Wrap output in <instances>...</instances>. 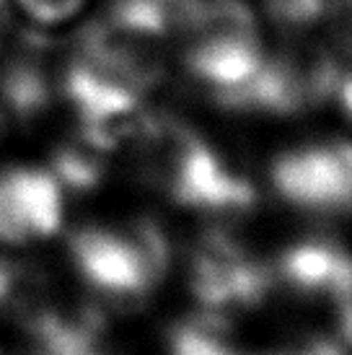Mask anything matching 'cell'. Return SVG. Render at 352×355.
Listing matches in <instances>:
<instances>
[{
    "label": "cell",
    "mask_w": 352,
    "mask_h": 355,
    "mask_svg": "<svg viewBox=\"0 0 352 355\" xmlns=\"http://www.w3.org/2000/svg\"><path fill=\"white\" fill-rule=\"evenodd\" d=\"M166 34L146 0H119L80 37V55L137 94L166 76Z\"/></svg>",
    "instance_id": "obj_1"
},
{
    "label": "cell",
    "mask_w": 352,
    "mask_h": 355,
    "mask_svg": "<svg viewBox=\"0 0 352 355\" xmlns=\"http://www.w3.org/2000/svg\"><path fill=\"white\" fill-rule=\"evenodd\" d=\"M70 254L80 277L101 301L119 311L146 306L158 286L125 231L83 228L70 239Z\"/></svg>",
    "instance_id": "obj_2"
},
{
    "label": "cell",
    "mask_w": 352,
    "mask_h": 355,
    "mask_svg": "<svg viewBox=\"0 0 352 355\" xmlns=\"http://www.w3.org/2000/svg\"><path fill=\"white\" fill-rule=\"evenodd\" d=\"M62 187L52 171L8 168L0 174V241L24 244L58 234Z\"/></svg>",
    "instance_id": "obj_3"
},
{
    "label": "cell",
    "mask_w": 352,
    "mask_h": 355,
    "mask_svg": "<svg viewBox=\"0 0 352 355\" xmlns=\"http://www.w3.org/2000/svg\"><path fill=\"white\" fill-rule=\"evenodd\" d=\"M272 184L277 195L293 207L308 213H350L352 205L337 174L329 143L288 150L272 164Z\"/></svg>",
    "instance_id": "obj_4"
},
{
    "label": "cell",
    "mask_w": 352,
    "mask_h": 355,
    "mask_svg": "<svg viewBox=\"0 0 352 355\" xmlns=\"http://www.w3.org/2000/svg\"><path fill=\"white\" fill-rule=\"evenodd\" d=\"M274 280L298 296L324 298L334 306L352 301V254L332 241H303L280 254Z\"/></svg>",
    "instance_id": "obj_5"
},
{
    "label": "cell",
    "mask_w": 352,
    "mask_h": 355,
    "mask_svg": "<svg viewBox=\"0 0 352 355\" xmlns=\"http://www.w3.org/2000/svg\"><path fill=\"white\" fill-rule=\"evenodd\" d=\"M49 86L44 68L37 60H13L6 73L0 76V94L6 107L13 109L19 117H34L49 104Z\"/></svg>",
    "instance_id": "obj_6"
},
{
    "label": "cell",
    "mask_w": 352,
    "mask_h": 355,
    "mask_svg": "<svg viewBox=\"0 0 352 355\" xmlns=\"http://www.w3.org/2000/svg\"><path fill=\"white\" fill-rule=\"evenodd\" d=\"M104 150L91 146L83 135L76 143L60 146L55 153V179L60 187L76 189V192H88L98 187V182L104 179Z\"/></svg>",
    "instance_id": "obj_7"
},
{
    "label": "cell",
    "mask_w": 352,
    "mask_h": 355,
    "mask_svg": "<svg viewBox=\"0 0 352 355\" xmlns=\"http://www.w3.org/2000/svg\"><path fill=\"white\" fill-rule=\"evenodd\" d=\"M337 0H264V10L277 29L288 34H303L326 21Z\"/></svg>",
    "instance_id": "obj_8"
},
{
    "label": "cell",
    "mask_w": 352,
    "mask_h": 355,
    "mask_svg": "<svg viewBox=\"0 0 352 355\" xmlns=\"http://www.w3.org/2000/svg\"><path fill=\"white\" fill-rule=\"evenodd\" d=\"M168 355H241L225 343V335L210 332L202 324L186 319L168 335Z\"/></svg>",
    "instance_id": "obj_9"
},
{
    "label": "cell",
    "mask_w": 352,
    "mask_h": 355,
    "mask_svg": "<svg viewBox=\"0 0 352 355\" xmlns=\"http://www.w3.org/2000/svg\"><path fill=\"white\" fill-rule=\"evenodd\" d=\"M19 6L39 24H60L73 19L83 0H19Z\"/></svg>",
    "instance_id": "obj_10"
},
{
    "label": "cell",
    "mask_w": 352,
    "mask_h": 355,
    "mask_svg": "<svg viewBox=\"0 0 352 355\" xmlns=\"http://www.w3.org/2000/svg\"><path fill=\"white\" fill-rule=\"evenodd\" d=\"M274 355H342L340 345L334 340H326V337H311L301 345L288 347V350H280Z\"/></svg>",
    "instance_id": "obj_11"
},
{
    "label": "cell",
    "mask_w": 352,
    "mask_h": 355,
    "mask_svg": "<svg viewBox=\"0 0 352 355\" xmlns=\"http://www.w3.org/2000/svg\"><path fill=\"white\" fill-rule=\"evenodd\" d=\"M332 101H337V107L342 109L344 117L352 119V70H347L344 65L340 78H337V86H334Z\"/></svg>",
    "instance_id": "obj_12"
},
{
    "label": "cell",
    "mask_w": 352,
    "mask_h": 355,
    "mask_svg": "<svg viewBox=\"0 0 352 355\" xmlns=\"http://www.w3.org/2000/svg\"><path fill=\"white\" fill-rule=\"evenodd\" d=\"M3 24H6V0H0V29H3Z\"/></svg>",
    "instance_id": "obj_13"
}]
</instances>
